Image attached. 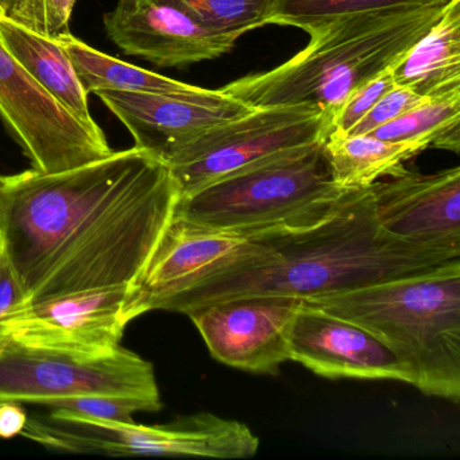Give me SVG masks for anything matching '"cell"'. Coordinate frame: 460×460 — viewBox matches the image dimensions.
<instances>
[{"label":"cell","mask_w":460,"mask_h":460,"mask_svg":"<svg viewBox=\"0 0 460 460\" xmlns=\"http://www.w3.org/2000/svg\"><path fill=\"white\" fill-rule=\"evenodd\" d=\"M41 406L50 411H68L84 414V416L117 420V421H134L133 414L138 411H157L163 408L149 401L126 397L66 398V400L48 401Z\"/></svg>","instance_id":"603a6c76"},{"label":"cell","mask_w":460,"mask_h":460,"mask_svg":"<svg viewBox=\"0 0 460 460\" xmlns=\"http://www.w3.org/2000/svg\"><path fill=\"white\" fill-rule=\"evenodd\" d=\"M424 150L421 145L382 141L370 134H328L323 141L331 176L339 187L347 190L371 187L384 177L400 173L405 169L403 163Z\"/></svg>","instance_id":"ac0fdd59"},{"label":"cell","mask_w":460,"mask_h":460,"mask_svg":"<svg viewBox=\"0 0 460 460\" xmlns=\"http://www.w3.org/2000/svg\"><path fill=\"white\" fill-rule=\"evenodd\" d=\"M0 252H2V235H0Z\"/></svg>","instance_id":"f546056e"},{"label":"cell","mask_w":460,"mask_h":460,"mask_svg":"<svg viewBox=\"0 0 460 460\" xmlns=\"http://www.w3.org/2000/svg\"><path fill=\"white\" fill-rule=\"evenodd\" d=\"M290 360L325 378L393 379L409 384L394 352L357 323L303 301L290 331Z\"/></svg>","instance_id":"9a60e30c"},{"label":"cell","mask_w":460,"mask_h":460,"mask_svg":"<svg viewBox=\"0 0 460 460\" xmlns=\"http://www.w3.org/2000/svg\"><path fill=\"white\" fill-rule=\"evenodd\" d=\"M0 15L45 34L41 0H0Z\"/></svg>","instance_id":"4316f807"},{"label":"cell","mask_w":460,"mask_h":460,"mask_svg":"<svg viewBox=\"0 0 460 460\" xmlns=\"http://www.w3.org/2000/svg\"><path fill=\"white\" fill-rule=\"evenodd\" d=\"M0 120L40 173H58L114 153L99 126L61 106L0 41Z\"/></svg>","instance_id":"ba28073f"},{"label":"cell","mask_w":460,"mask_h":460,"mask_svg":"<svg viewBox=\"0 0 460 460\" xmlns=\"http://www.w3.org/2000/svg\"><path fill=\"white\" fill-rule=\"evenodd\" d=\"M74 66L75 72L87 93L98 91L163 93V95L196 96L206 88L176 82L163 75L146 71L133 64L111 58L93 49L71 33L58 37Z\"/></svg>","instance_id":"d6986e66"},{"label":"cell","mask_w":460,"mask_h":460,"mask_svg":"<svg viewBox=\"0 0 460 460\" xmlns=\"http://www.w3.org/2000/svg\"><path fill=\"white\" fill-rule=\"evenodd\" d=\"M355 190L333 181L322 141L179 199L174 214L211 230L249 238L316 225Z\"/></svg>","instance_id":"5b68a950"},{"label":"cell","mask_w":460,"mask_h":460,"mask_svg":"<svg viewBox=\"0 0 460 460\" xmlns=\"http://www.w3.org/2000/svg\"><path fill=\"white\" fill-rule=\"evenodd\" d=\"M26 303L28 300H26L22 285H21L12 262L7 257L4 243H2V252H0V352L4 351L7 343L4 331H2V322H4V316L20 306L25 305Z\"/></svg>","instance_id":"484cf974"},{"label":"cell","mask_w":460,"mask_h":460,"mask_svg":"<svg viewBox=\"0 0 460 460\" xmlns=\"http://www.w3.org/2000/svg\"><path fill=\"white\" fill-rule=\"evenodd\" d=\"M305 303L381 339L430 397L460 401V260Z\"/></svg>","instance_id":"277c9868"},{"label":"cell","mask_w":460,"mask_h":460,"mask_svg":"<svg viewBox=\"0 0 460 460\" xmlns=\"http://www.w3.org/2000/svg\"><path fill=\"white\" fill-rule=\"evenodd\" d=\"M77 0H41L45 36L58 39L69 33V22Z\"/></svg>","instance_id":"83f0119b"},{"label":"cell","mask_w":460,"mask_h":460,"mask_svg":"<svg viewBox=\"0 0 460 460\" xmlns=\"http://www.w3.org/2000/svg\"><path fill=\"white\" fill-rule=\"evenodd\" d=\"M448 4L344 15L312 34L308 47L287 63L219 91L250 109L309 104L332 119L354 91L425 36Z\"/></svg>","instance_id":"3957f363"},{"label":"cell","mask_w":460,"mask_h":460,"mask_svg":"<svg viewBox=\"0 0 460 460\" xmlns=\"http://www.w3.org/2000/svg\"><path fill=\"white\" fill-rule=\"evenodd\" d=\"M370 136L387 142L421 145L425 149L460 153V93L427 99Z\"/></svg>","instance_id":"ffe728a7"},{"label":"cell","mask_w":460,"mask_h":460,"mask_svg":"<svg viewBox=\"0 0 460 460\" xmlns=\"http://www.w3.org/2000/svg\"><path fill=\"white\" fill-rule=\"evenodd\" d=\"M171 169L138 147L58 173L0 179V235L28 303L128 287L173 217Z\"/></svg>","instance_id":"6da1fadb"},{"label":"cell","mask_w":460,"mask_h":460,"mask_svg":"<svg viewBox=\"0 0 460 460\" xmlns=\"http://www.w3.org/2000/svg\"><path fill=\"white\" fill-rule=\"evenodd\" d=\"M95 95L130 131L136 147L164 163L208 128L252 110L219 90L196 96L125 91H98Z\"/></svg>","instance_id":"5bb4252c"},{"label":"cell","mask_w":460,"mask_h":460,"mask_svg":"<svg viewBox=\"0 0 460 460\" xmlns=\"http://www.w3.org/2000/svg\"><path fill=\"white\" fill-rule=\"evenodd\" d=\"M0 41L34 82L61 106L85 125L98 126L91 117L87 91L58 39L0 15Z\"/></svg>","instance_id":"e0dca14e"},{"label":"cell","mask_w":460,"mask_h":460,"mask_svg":"<svg viewBox=\"0 0 460 460\" xmlns=\"http://www.w3.org/2000/svg\"><path fill=\"white\" fill-rule=\"evenodd\" d=\"M449 0H274L269 25L293 26L309 36L338 18L448 4Z\"/></svg>","instance_id":"44dd1931"},{"label":"cell","mask_w":460,"mask_h":460,"mask_svg":"<svg viewBox=\"0 0 460 460\" xmlns=\"http://www.w3.org/2000/svg\"><path fill=\"white\" fill-rule=\"evenodd\" d=\"M103 23L109 39L126 55L161 68L214 60L230 52L239 39L204 28L164 0H118Z\"/></svg>","instance_id":"7c38bea8"},{"label":"cell","mask_w":460,"mask_h":460,"mask_svg":"<svg viewBox=\"0 0 460 460\" xmlns=\"http://www.w3.org/2000/svg\"><path fill=\"white\" fill-rule=\"evenodd\" d=\"M301 303L285 296H243L207 304L187 316L223 365L277 376L290 360V331Z\"/></svg>","instance_id":"30bf717a"},{"label":"cell","mask_w":460,"mask_h":460,"mask_svg":"<svg viewBox=\"0 0 460 460\" xmlns=\"http://www.w3.org/2000/svg\"><path fill=\"white\" fill-rule=\"evenodd\" d=\"M427 99L417 95L413 91L395 85L389 93H385L376 106L344 136H365L371 134L381 126L397 119L401 115L411 111L414 107L424 103Z\"/></svg>","instance_id":"d4e9b609"},{"label":"cell","mask_w":460,"mask_h":460,"mask_svg":"<svg viewBox=\"0 0 460 460\" xmlns=\"http://www.w3.org/2000/svg\"><path fill=\"white\" fill-rule=\"evenodd\" d=\"M331 119L320 107L252 109L219 123L180 147L166 160L180 199L212 182L324 141Z\"/></svg>","instance_id":"8992f818"},{"label":"cell","mask_w":460,"mask_h":460,"mask_svg":"<svg viewBox=\"0 0 460 460\" xmlns=\"http://www.w3.org/2000/svg\"><path fill=\"white\" fill-rule=\"evenodd\" d=\"M457 252L387 235L376 222L371 187L358 188L335 212L309 227L249 236L233 258L160 306L187 314L243 296L301 301L433 270Z\"/></svg>","instance_id":"7a4b0ae2"},{"label":"cell","mask_w":460,"mask_h":460,"mask_svg":"<svg viewBox=\"0 0 460 460\" xmlns=\"http://www.w3.org/2000/svg\"><path fill=\"white\" fill-rule=\"evenodd\" d=\"M209 31L242 37L269 25L274 0H164Z\"/></svg>","instance_id":"7402d4cb"},{"label":"cell","mask_w":460,"mask_h":460,"mask_svg":"<svg viewBox=\"0 0 460 460\" xmlns=\"http://www.w3.org/2000/svg\"><path fill=\"white\" fill-rule=\"evenodd\" d=\"M0 179H2V176H0Z\"/></svg>","instance_id":"4dcf8cb0"},{"label":"cell","mask_w":460,"mask_h":460,"mask_svg":"<svg viewBox=\"0 0 460 460\" xmlns=\"http://www.w3.org/2000/svg\"><path fill=\"white\" fill-rule=\"evenodd\" d=\"M394 87L395 83L390 66L347 98L331 119L330 134L344 136L349 133V128H354L376 106V102Z\"/></svg>","instance_id":"cb8c5ba5"},{"label":"cell","mask_w":460,"mask_h":460,"mask_svg":"<svg viewBox=\"0 0 460 460\" xmlns=\"http://www.w3.org/2000/svg\"><path fill=\"white\" fill-rule=\"evenodd\" d=\"M246 239L173 214L144 270L128 285L123 305L128 322L160 311L169 298L227 262Z\"/></svg>","instance_id":"4fadbf2b"},{"label":"cell","mask_w":460,"mask_h":460,"mask_svg":"<svg viewBox=\"0 0 460 460\" xmlns=\"http://www.w3.org/2000/svg\"><path fill=\"white\" fill-rule=\"evenodd\" d=\"M128 287L82 290L26 303L2 322L7 341L42 351L93 359L120 347Z\"/></svg>","instance_id":"9c48e42d"},{"label":"cell","mask_w":460,"mask_h":460,"mask_svg":"<svg viewBox=\"0 0 460 460\" xmlns=\"http://www.w3.org/2000/svg\"><path fill=\"white\" fill-rule=\"evenodd\" d=\"M28 419V411L22 402L0 400V438H13L21 435Z\"/></svg>","instance_id":"f1b7e54d"},{"label":"cell","mask_w":460,"mask_h":460,"mask_svg":"<svg viewBox=\"0 0 460 460\" xmlns=\"http://www.w3.org/2000/svg\"><path fill=\"white\" fill-rule=\"evenodd\" d=\"M379 227L416 246L460 254V168L421 174L406 169L371 185Z\"/></svg>","instance_id":"8fae6325"},{"label":"cell","mask_w":460,"mask_h":460,"mask_svg":"<svg viewBox=\"0 0 460 460\" xmlns=\"http://www.w3.org/2000/svg\"><path fill=\"white\" fill-rule=\"evenodd\" d=\"M80 397H126L163 406L155 367L122 346L83 359L7 341L0 352V400L42 403Z\"/></svg>","instance_id":"52a82bcc"},{"label":"cell","mask_w":460,"mask_h":460,"mask_svg":"<svg viewBox=\"0 0 460 460\" xmlns=\"http://www.w3.org/2000/svg\"><path fill=\"white\" fill-rule=\"evenodd\" d=\"M398 87L425 99L460 93V0H449L440 20L392 66Z\"/></svg>","instance_id":"2e32d148"}]
</instances>
